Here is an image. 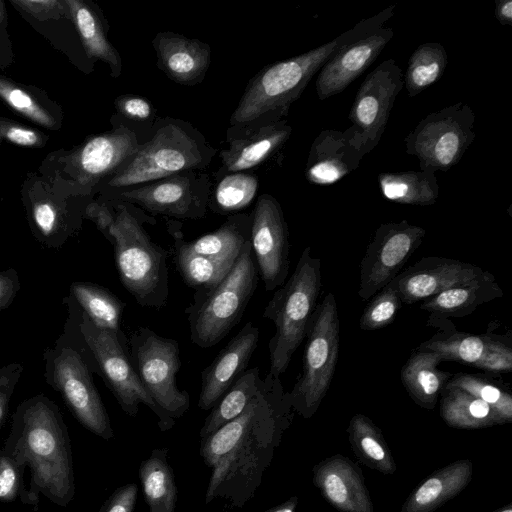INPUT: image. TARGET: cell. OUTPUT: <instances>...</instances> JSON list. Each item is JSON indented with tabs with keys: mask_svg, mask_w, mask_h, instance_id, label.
Masks as SVG:
<instances>
[{
	"mask_svg": "<svg viewBox=\"0 0 512 512\" xmlns=\"http://www.w3.org/2000/svg\"><path fill=\"white\" fill-rule=\"evenodd\" d=\"M403 87V71L392 58L377 65L360 85L348 115L352 125L345 131L363 157L378 145Z\"/></svg>",
	"mask_w": 512,
	"mask_h": 512,
	"instance_id": "4fadbf2b",
	"label": "cell"
},
{
	"mask_svg": "<svg viewBox=\"0 0 512 512\" xmlns=\"http://www.w3.org/2000/svg\"><path fill=\"white\" fill-rule=\"evenodd\" d=\"M152 44L157 66L169 79L182 85H194L203 80L211 59L207 43L162 31L156 34Z\"/></svg>",
	"mask_w": 512,
	"mask_h": 512,
	"instance_id": "d4e9b609",
	"label": "cell"
},
{
	"mask_svg": "<svg viewBox=\"0 0 512 512\" xmlns=\"http://www.w3.org/2000/svg\"><path fill=\"white\" fill-rule=\"evenodd\" d=\"M378 184L387 200L399 204L429 206L439 196L437 178L427 171L382 172Z\"/></svg>",
	"mask_w": 512,
	"mask_h": 512,
	"instance_id": "d6a6232c",
	"label": "cell"
},
{
	"mask_svg": "<svg viewBox=\"0 0 512 512\" xmlns=\"http://www.w3.org/2000/svg\"><path fill=\"white\" fill-rule=\"evenodd\" d=\"M252 214L251 246L265 290L272 292L287 280L289 230L279 202L270 194L258 197Z\"/></svg>",
	"mask_w": 512,
	"mask_h": 512,
	"instance_id": "2e32d148",
	"label": "cell"
},
{
	"mask_svg": "<svg viewBox=\"0 0 512 512\" xmlns=\"http://www.w3.org/2000/svg\"><path fill=\"white\" fill-rule=\"evenodd\" d=\"M33 218L41 234L45 237L52 236L58 226L57 212L48 203H38L33 209Z\"/></svg>",
	"mask_w": 512,
	"mask_h": 512,
	"instance_id": "7dc6e473",
	"label": "cell"
},
{
	"mask_svg": "<svg viewBox=\"0 0 512 512\" xmlns=\"http://www.w3.org/2000/svg\"><path fill=\"white\" fill-rule=\"evenodd\" d=\"M49 382L59 391L77 420L90 432L110 440L114 436L111 422L91 377L84 354L73 347L49 350Z\"/></svg>",
	"mask_w": 512,
	"mask_h": 512,
	"instance_id": "7c38bea8",
	"label": "cell"
},
{
	"mask_svg": "<svg viewBox=\"0 0 512 512\" xmlns=\"http://www.w3.org/2000/svg\"><path fill=\"white\" fill-rule=\"evenodd\" d=\"M292 127L287 120L248 129H228V147L220 151L221 166L216 177L251 172L274 155L289 139Z\"/></svg>",
	"mask_w": 512,
	"mask_h": 512,
	"instance_id": "ffe728a7",
	"label": "cell"
},
{
	"mask_svg": "<svg viewBox=\"0 0 512 512\" xmlns=\"http://www.w3.org/2000/svg\"><path fill=\"white\" fill-rule=\"evenodd\" d=\"M494 512H512V504L510 503Z\"/></svg>",
	"mask_w": 512,
	"mask_h": 512,
	"instance_id": "db71d44e",
	"label": "cell"
},
{
	"mask_svg": "<svg viewBox=\"0 0 512 512\" xmlns=\"http://www.w3.org/2000/svg\"><path fill=\"white\" fill-rule=\"evenodd\" d=\"M0 96L15 110L44 126H51V117L23 90L0 79Z\"/></svg>",
	"mask_w": 512,
	"mask_h": 512,
	"instance_id": "b9f144b4",
	"label": "cell"
},
{
	"mask_svg": "<svg viewBox=\"0 0 512 512\" xmlns=\"http://www.w3.org/2000/svg\"><path fill=\"white\" fill-rule=\"evenodd\" d=\"M78 327L91 371L97 372L111 390L122 410L136 416L139 405L147 406L158 418L161 431L172 428L175 420L166 415L144 389L133 367L128 340L123 332L101 329L79 308Z\"/></svg>",
	"mask_w": 512,
	"mask_h": 512,
	"instance_id": "ba28073f",
	"label": "cell"
},
{
	"mask_svg": "<svg viewBox=\"0 0 512 512\" xmlns=\"http://www.w3.org/2000/svg\"><path fill=\"white\" fill-rule=\"evenodd\" d=\"M440 362L442 358L436 352L415 350L401 369L400 378L406 392L421 408L434 409L453 375L438 369Z\"/></svg>",
	"mask_w": 512,
	"mask_h": 512,
	"instance_id": "83f0119b",
	"label": "cell"
},
{
	"mask_svg": "<svg viewBox=\"0 0 512 512\" xmlns=\"http://www.w3.org/2000/svg\"><path fill=\"white\" fill-rule=\"evenodd\" d=\"M312 482L323 498L340 512H374L360 467L348 457L335 454L312 469Z\"/></svg>",
	"mask_w": 512,
	"mask_h": 512,
	"instance_id": "44dd1931",
	"label": "cell"
},
{
	"mask_svg": "<svg viewBox=\"0 0 512 512\" xmlns=\"http://www.w3.org/2000/svg\"><path fill=\"white\" fill-rule=\"evenodd\" d=\"M473 463L454 461L429 475L408 496L400 512H434L456 497L470 483Z\"/></svg>",
	"mask_w": 512,
	"mask_h": 512,
	"instance_id": "484cf974",
	"label": "cell"
},
{
	"mask_svg": "<svg viewBox=\"0 0 512 512\" xmlns=\"http://www.w3.org/2000/svg\"><path fill=\"white\" fill-rule=\"evenodd\" d=\"M22 9L34 15L35 17H56L57 11L60 9L57 1H35V0H18L14 1Z\"/></svg>",
	"mask_w": 512,
	"mask_h": 512,
	"instance_id": "c3c4849f",
	"label": "cell"
},
{
	"mask_svg": "<svg viewBox=\"0 0 512 512\" xmlns=\"http://www.w3.org/2000/svg\"><path fill=\"white\" fill-rule=\"evenodd\" d=\"M294 413L280 378L267 373L241 414L201 440V456L212 469L206 504L222 498L241 507L254 496Z\"/></svg>",
	"mask_w": 512,
	"mask_h": 512,
	"instance_id": "6da1fadb",
	"label": "cell"
},
{
	"mask_svg": "<svg viewBox=\"0 0 512 512\" xmlns=\"http://www.w3.org/2000/svg\"><path fill=\"white\" fill-rule=\"evenodd\" d=\"M504 292L492 273L474 281L444 290L422 302L420 309L429 313L427 326L440 331L456 328L450 318L470 315L480 305L503 297Z\"/></svg>",
	"mask_w": 512,
	"mask_h": 512,
	"instance_id": "cb8c5ba5",
	"label": "cell"
},
{
	"mask_svg": "<svg viewBox=\"0 0 512 512\" xmlns=\"http://www.w3.org/2000/svg\"><path fill=\"white\" fill-rule=\"evenodd\" d=\"M167 449L156 448L139 468L144 497L149 512H175L177 487Z\"/></svg>",
	"mask_w": 512,
	"mask_h": 512,
	"instance_id": "1f68e13d",
	"label": "cell"
},
{
	"mask_svg": "<svg viewBox=\"0 0 512 512\" xmlns=\"http://www.w3.org/2000/svg\"><path fill=\"white\" fill-rule=\"evenodd\" d=\"M263 384L258 366L246 370L213 407L200 430L201 439L216 432L223 425L236 418Z\"/></svg>",
	"mask_w": 512,
	"mask_h": 512,
	"instance_id": "e575fe53",
	"label": "cell"
},
{
	"mask_svg": "<svg viewBox=\"0 0 512 512\" xmlns=\"http://www.w3.org/2000/svg\"><path fill=\"white\" fill-rule=\"evenodd\" d=\"M395 5L365 18L335 39L261 69L247 84L230 117V129H248L284 120L312 77L345 44L383 27Z\"/></svg>",
	"mask_w": 512,
	"mask_h": 512,
	"instance_id": "3957f363",
	"label": "cell"
},
{
	"mask_svg": "<svg viewBox=\"0 0 512 512\" xmlns=\"http://www.w3.org/2000/svg\"><path fill=\"white\" fill-rule=\"evenodd\" d=\"M211 182L202 171H186L149 183L122 188L118 200L137 204L151 214L177 219H201L206 215Z\"/></svg>",
	"mask_w": 512,
	"mask_h": 512,
	"instance_id": "5bb4252c",
	"label": "cell"
},
{
	"mask_svg": "<svg viewBox=\"0 0 512 512\" xmlns=\"http://www.w3.org/2000/svg\"><path fill=\"white\" fill-rule=\"evenodd\" d=\"M322 289L321 260L303 249L292 275L275 290L263 317L275 325L268 343L269 371L280 378L302 341L306 338L311 317Z\"/></svg>",
	"mask_w": 512,
	"mask_h": 512,
	"instance_id": "8992f818",
	"label": "cell"
},
{
	"mask_svg": "<svg viewBox=\"0 0 512 512\" xmlns=\"http://www.w3.org/2000/svg\"><path fill=\"white\" fill-rule=\"evenodd\" d=\"M71 295L95 326L122 332L120 319L125 304L108 289L93 283L75 282L71 284Z\"/></svg>",
	"mask_w": 512,
	"mask_h": 512,
	"instance_id": "d590c367",
	"label": "cell"
},
{
	"mask_svg": "<svg viewBox=\"0 0 512 512\" xmlns=\"http://www.w3.org/2000/svg\"><path fill=\"white\" fill-rule=\"evenodd\" d=\"M2 20V9L0 8V22Z\"/></svg>",
	"mask_w": 512,
	"mask_h": 512,
	"instance_id": "11a10c76",
	"label": "cell"
},
{
	"mask_svg": "<svg viewBox=\"0 0 512 512\" xmlns=\"http://www.w3.org/2000/svg\"><path fill=\"white\" fill-rule=\"evenodd\" d=\"M128 344L133 367L146 392L170 418L182 417L189 409L190 397L176 384L181 367L179 343L147 327H139L131 334Z\"/></svg>",
	"mask_w": 512,
	"mask_h": 512,
	"instance_id": "8fae6325",
	"label": "cell"
},
{
	"mask_svg": "<svg viewBox=\"0 0 512 512\" xmlns=\"http://www.w3.org/2000/svg\"><path fill=\"white\" fill-rule=\"evenodd\" d=\"M415 350L436 352L442 361H457L486 372L508 373L512 370L510 337L492 332L473 334L456 328L439 330Z\"/></svg>",
	"mask_w": 512,
	"mask_h": 512,
	"instance_id": "e0dca14e",
	"label": "cell"
},
{
	"mask_svg": "<svg viewBox=\"0 0 512 512\" xmlns=\"http://www.w3.org/2000/svg\"><path fill=\"white\" fill-rule=\"evenodd\" d=\"M260 330L252 322L246 323L237 335L220 351L201 373L198 407L213 408L233 383L246 371L257 347Z\"/></svg>",
	"mask_w": 512,
	"mask_h": 512,
	"instance_id": "7402d4cb",
	"label": "cell"
},
{
	"mask_svg": "<svg viewBox=\"0 0 512 512\" xmlns=\"http://www.w3.org/2000/svg\"><path fill=\"white\" fill-rule=\"evenodd\" d=\"M19 289V281L14 270L0 273V309L7 307Z\"/></svg>",
	"mask_w": 512,
	"mask_h": 512,
	"instance_id": "681fc988",
	"label": "cell"
},
{
	"mask_svg": "<svg viewBox=\"0 0 512 512\" xmlns=\"http://www.w3.org/2000/svg\"><path fill=\"white\" fill-rule=\"evenodd\" d=\"M258 188V178L252 172L226 174L211 191L208 208L217 214H236L253 201Z\"/></svg>",
	"mask_w": 512,
	"mask_h": 512,
	"instance_id": "f35d334b",
	"label": "cell"
},
{
	"mask_svg": "<svg viewBox=\"0 0 512 512\" xmlns=\"http://www.w3.org/2000/svg\"><path fill=\"white\" fill-rule=\"evenodd\" d=\"M394 279L369 299L359 320L361 330H378L394 321L402 305Z\"/></svg>",
	"mask_w": 512,
	"mask_h": 512,
	"instance_id": "60d3db41",
	"label": "cell"
},
{
	"mask_svg": "<svg viewBox=\"0 0 512 512\" xmlns=\"http://www.w3.org/2000/svg\"><path fill=\"white\" fill-rule=\"evenodd\" d=\"M139 144L134 130L120 127L91 138L79 154V165L90 178L116 173L135 153Z\"/></svg>",
	"mask_w": 512,
	"mask_h": 512,
	"instance_id": "4316f807",
	"label": "cell"
},
{
	"mask_svg": "<svg viewBox=\"0 0 512 512\" xmlns=\"http://www.w3.org/2000/svg\"><path fill=\"white\" fill-rule=\"evenodd\" d=\"M4 136L11 142L23 146H32L39 141L38 135L33 130L18 126L7 127L4 130Z\"/></svg>",
	"mask_w": 512,
	"mask_h": 512,
	"instance_id": "f907efd6",
	"label": "cell"
},
{
	"mask_svg": "<svg viewBox=\"0 0 512 512\" xmlns=\"http://www.w3.org/2000/svg\"><path fill=\"white\" fill-rule=\"evenodd\" d=\"M484 274L485 271L474 264L429 256L402 270L394 280L402 303L413 304L477 280Z\"/></svg>",
	"mask_w": 512,
	"mask_h": 512,
	"instance_id": "ac0fdd59",
	"label": "cell"
},
{
	"mask_svg": "<svg viewBox=\"0 0 512 512\" xmlns=\"http://www.w3.org/2000/svg\"><path fill=\"white\" fill-rule=\"evenodd\" d=\"M216 152L189 122L162 118L155 123L150 139L139 144L108 184L122 189L186 171H202Z\"/></svg>",
	"mask_w": 512,
	"mask_h": 512,
	"instance_id": "5b68a950",
	"label": "cell"
},
{
	"mask_svg": "<svg viewBox=\"0 0 512 512\" xmlns=\"http://www.w3.org/2000/svg\"><path fill=\"white\" fill-rule=\"evenodd\" d=\"M448 65V55L438 42L419 45L411 54L403 75L404 86L409 97H415L436 83Z\"/></svg>",
	"mask_w": 512,
	"mask_h": 512,
	"instance_id": "8d00e7d4",
	"label": "cell"
},
{
	"mask_svg": "<svg viewBox=\"0 0 512 512\" xmlns=\"http://www.w3.org/2000/svg\"><path fill=\"white\" fill-rule=\"evenodd\" d=\"M391 27H382L342 46L319 70L316 92L325 100L344 91L378 58L392 39Z\"/></svg>",
	"mask_w": 512,
	"mask_h": 512,
	"instance_id": "d6986e66",
	"label": "cell"
},
{
	"mask_svg": "<svg viewBox=\"0 0 512 512\" xmlns=\"http://www.w3.org/2000/svg\"><path fill=\"white\" fill-rule=\"evenodd\" d=\"M138 487L135 483L118 488L103 504L99 512H133Z\"/></svg>",
	"mask_w": 512,
	"mask_h": 512,
	"instance_id": "bcb514c9",
	"label": "cell"
},
{
	"mask_svg": "<svg viewBox=\"0 0 512 512\" xmlns=\"http://www.w3.org/2000/svg\"><path fill=\"white\" fill-rule=\"evenodd\" d=\"M155 224V218L121 201L116 206L110 228L115 264L123 286L135 301L146 308L166 306L168 286L167 251L154 243L143 224Z\"/></svg>",
	"mask_w": 512,
	"mask_h": 512,
	"instance_id": "277c9868",
	"label": "cell"
},
{
	"mask_svg": "<svg viewBox=\"0 0 512 512\" xmlns=\"http://www.w3.org/2000/svg\"><path fill=\"white\" fill-rule=\"evenodd\" d=\"M440 396L441 417L450 427L471 430L504 424L487 403L460 388L445 386Z\"/></svg>",
	"mask_w": 512,
	"mask_h": 512,
	"instance_id": "f546056e",
	"label": "cell"
},
{
	"mask_svg": "<svg viewBox=\"0 0 512 512\" xmlns=\"http://www.w3.org/2000/svg\"><path fill=\"white\" fill-rule=\"evenodd\" d=\"M351 449L360 463L385 475L396 472L397 466L382 431L366 415L357 413L347 428Z\"/></svg>",
	"mask_w": 512,
	"mask_h": 512,
	"instance_id": "f1b7e54d",
	"label": "cell"
},
{
	"mask_svg": "<svg viewBox=\"0 0 512 512\" xmlns=\"http://www.w3.org/2000/svg\"><path fill=\"white\" fill-rule=\"evenodd\" d=\"M251 227L252 214H232L217 230L187 242V245L198 254L235 262L251 238Z\"/></svg>",
	"mask_w": 512,
	"mask_h": 512,
	"instance_id": "836d02e7",
	"label": "cell"
},
{
	"mask_svg": "<svg viewBox=\"0 0 512 512\" xmlns=\"http://www.w3.org/2000/svg\"><path fill=\"white\" fill-rule=\"evenodd\" d=\"M425 235L423 227L410 224L407 220L380 224L360 263V299L369 300L396 278Z\"/></svg>",
	"mask_w": 512,
	"mask_h": 512,
	"instance_id": "9a60e30c",
	"label": "cell"
},
{
	"mask_svg": "<svg viewBox=\"0 0 512 512\" xmlns=\"http://www.w3.org/2000/svg\"><path fill=\"white\" fill-rule=\"evenodd\" d=\"M475 113L463 102L431 112L405 137L406 153L421 171H448L457 165L475 138Z\"/></svg>",
	"mask_w": 512,
	"mask_h": 512,
	"instance_id": "30bf717a",
	"label": "cell"
},
{
	"mask_svg": "<svg viewBox=\"0 0 512 512\" xmlns=\"http://www.w3.org/2000/svg\"><path fill=\"white\" fill-rule=\"evenodd\" d=\"M298 504V497L292 496L284 503L277 505L265 512H295Z\"/></svg>",
	"mask_w": 512,
	"mask_h": 512,
	"instance_id": "f5cc1de1",
	"label": "cell"
},
{
	"mask_svg": "<svg viewBox=\"0 0 512 512\" xmlns=\"http://www.w3.org/2000/svg\"><path fill=\"white\" fill-rule=\"evenodd\" d=\"M169 231L174 239V259L179 273L187 285L195 290L217 285L235 262L204 256L192 251L180 230L172 225Z\"/></svg>",
	"mask_w": 512,
	"mask_h": 512,
	"instance_id": "4dcf8cb0",
	"label": "cell"
},
{
	"mask_svg": "<svg viewBox=\"0 0 512 512\" xmlns=\"http://www.w3.org/2000/svg\"><path fill=\"white\" fill-rule=\"evenodd\" d=\"M460 388L487 403L503 420L512 422V396L500 381L482 374L456 373L445 385Z\"/></svg>",
	"mask_w": 512,
	"mask_h": 512,
	"instance_id": "ab89813d",
	"label": "cell"
},
{
	"mask_svg": "<svg viewBox=\"0 0 512 512\" xmlns=\"http://www.w3.org/2000/svg\"><path fill=\"white\" fill-rule=\"evenodd\" d=\"M23 371L20 363H11L0 369V426L6 416L15 385Z\"/></svg>",
	"mask_w": 512,
	"mask_h": 512,
	"instance_id": "f6af8a7d",
	"label": "cell"
},
{
	"mask_svg": "<svg viewBox=\"0 0 512 512\" xmlns=\"http://www.w3.org/2000/svg\"><path fill=\"white\" fill-rule=\"evenodd\" d=\"M20 472L14 461L0 451V501L10 502L19 496Z\"/></svg>",
	"mask_w": 512,
	"mask_h": 512,
	"instance_id": "7bdbcfd3",
	"label": "cell"
},
{
	"mask_svg": "<svg viewBox=\"0 0 512 512\" xmlns=\"http://www.w3.org/2000/svg\"><path fill=\"white\" fill-rule=\"evenodd\" d=\"M115 104L118 111L130 121H149L155 114L151 102L138 95H122Z\"/></svg>",
	"mask_w": 512,
	"mask_h": 512,
	"instance_id": "ee69618b",
	"label": "cell"
},
{
	"mask_svg": "<svg viewBox=\"0 0 512 512\" xmlns=\"http://www.w3.org/2000/svg\"><path fill=\"white\" fill-rule=\"evenodd\" d=\"M362 158L345 130L325 129L312 142L305 177L315 185H331L356 170Z\"/></svg>",
	"mask_w": 512,
	"mask_h": 512,
	"instance_id": "603a6c76",
	"label": "cell"
},
{
	"mask_svg": "<svg viewBox=\"0 0 512 512\" xmlns=\"http://www.w3.org/2000/svg\"><path fill=\"white\" fill-rule=\"evenodd\" d=\"M340 322L335 296L317 304L306 334L302 372L289 392L295 413L311 418L326 396L337 366Z\"/></svg>",
	"mask_w": 512,
	"mask_h": 512,
	"instance_id": "9c48e42d",
	"label": "cell"
},
{
	"mask_svg": "<svg viewBox=\"0 0 512 512\" xmlns=\"http://www.w3.org/2000/svg\"><path fill=\"white\" fill-rule=\"evenodd\" d=\"M20 472L19 497L37 510L39 495L66 507L75 494L70 439L56 404L37 395L22 402L1 450Z\"/></svg>",
	"mask_w": 512,
	"mask_h": 512,
	"instance_id": "7a4b0ae2",
	"label": "cell"
},
{
	"mask_svg": "<svg viewBox=\"0 0 512 512\" xmlns=\"http://www.w3.org/2000/svg\"><path fill=\"white\" fill-rule=\"evenodd\" d=\"M67 3L88 55L105 61L113 76H119L122 69L121 58L106 38L98 17L79 1Z\"/></svg>",
	"mask_w": 512,
	"mask_h": 512,
	"instance_id": "74e56055",
	"label": "cell"
},
{
	"mask_svg": "<svg viewBox=\"0 0 512 512\" xmlns=\"http://www.w3.org/2000/svg\"><path fill=\"white\" fill-rule=\"evenodd\" d=\"M495 17L501 25L512 24V1L499 0L495 6Z\"/></svg>",
	"mask_w": 512,
	"mask_h": 512,
	"instance_id": "816d5d0a",
	"label": "cell"
},
{
	"mask_svg": "<svg viewBox=\"0 0 512 512\" xmlns=\"http://www.w3.org/2000/svg\"><path fill=\"white\" fill-rule=\"evenodd\" d=\"M257 282L258 269L249 240L217 285L195 291L185 310L192 343L209 348L226 337L241 319Z\"/></svg>",
	"mask_w": 512,
	"mask_h": 512,
	"instance_id": "52a82bcc",
	"label": "cell"
}]
</instances>
